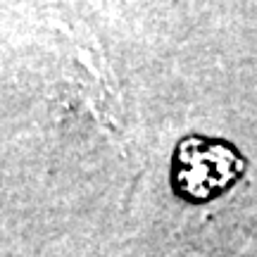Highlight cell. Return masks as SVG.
<instances>
[{
	"label": "cell",
	"instance_id": "1",
	"mask_svg": "<svg viewBox=\"0 0 257 257\" xmlns=\"http://www.w3.org/2000/svg\"><path fill=\"white\" fill-rule=\"evenodd\" d=\"M245 155L226 138L186 134L176 141L169 162V184L176 198L205 205L238 184L245 174Z\"/></svg>",
	"mask_w": 257,
	"mask_h": 257
}]
</instances>
